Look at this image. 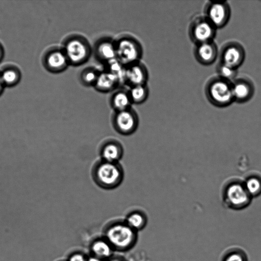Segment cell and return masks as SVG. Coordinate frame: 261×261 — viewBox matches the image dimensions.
I'll use <instances>...</instances> for the list:
<instances>
[{"label":"cell","mask_w":261,"mask_h":261,"mask_svg":"<svg viewBox=\"0 0 261 261\" xmlns=\"http://www.w3.org/2000/svg\"><path fill=\"white\" fill-rule=\"evenodd\" d=\"M217 29L205 16L196 17L191 23L189 35L195 44L213 41Z\"/></svg>","instance_id":"cell-6"},{"label":"cell","mask_w":261,"mask_h":261,"mask_svg":"<svg viewBox=\"0 0 261 261\" xmlns=\"http://www.w3.org/2000/svg\"><path fill=\"white\" fill-rule=\"evenodd\" d=\"M218 54V47L214 40L195 44L194 49L195 58L203 65L212 64L216 61Z\"/></svg>","instance_id":"cell-15"},{"label":"cell","mask_w":261,"mask_h":261,"mask_svg":"<svg viewBox=\"0 0 261 261\" xmlns=\"http://www.w3.org/2000/svg\"><path fill=\"white\" fill-rule=\"evenodd\" d=\"M88 261H101L98 258L92 257L88 259Z\"/></svg>","instance_id":"cell-31"},{"label":"cell","mask_w":261,"mask_h":261,"mask_svg":"<svg viewBox=\"0 0 261 261\" xmlns=\"http://www.w3.org/2000/svg\"><path fill=\"white\" fill-rule=\"evenodd\" d=\"M111 261H121V260H119L118 259H113V260H112Z\"/></svg>","instance_id":"cell-32"},{"label":"cell","mask_w":261,"mask_h":261,"mask_svg":"<svg viewBox=\"0 0 261 261\" xmlns=\"http://www.w3.org/2000/svg\"><path fill=\"white\" fill-rule=\"evenodd\" d=\"M109 101L114 112L129 109L133 105L128 89L120 86L111 93Z\"/></svg>","instance_id":"cell-17"},{"label":"cell","mask_w":261,"mask_h":261,"mask_svg":"<svg viewBox=\"0 0 261 261\" xmlns=\"http://www.w3.org/2000/svg\"><path fill=\"white\" fill-rule=\"evenodd\" d=\"M252 197L247 191L244 181L235 180L228 183L223 192V200L230 208L240 210L251 203Z\"/></svg>","instance_id":"cell-5"},{"label":"cell","mask_w":261,"mask_h":261,"mask_svg":"<svg viewBox=\"0 0 261 261\" xmlns=\"http://www.w3.org/2000/svg\"><path fill=\"white\" fill-rule=\"evenodd\" d=\"M42 63L47 71L55 74L64 72L70 66L61 45L46 49L42 56Z\"/></svg>","instance_id":"cell-7"},{"label":"cell","mask_w":261,"mask_h":261,"mask_svg":"<svg viewBox=\"0 0 261 261\" xmlns=\"http://www.w3.org/2000/svg\"><path fill=\"white\" fill-rule=\"evenodd\" d=\"M125 68V66L116 58L102 65L103 70L108 71L117 76L120 79L122 84Z\"/></svg>","instance_id":"cell-23"},{"label":"cell","mask_w":261,"mask_h":261,"mask_svg":"<svg viewBox=\"0 0 261 261\" xmlns=\"http://www.w3.org/2000/svg\"><path fill=\"white\" fill-rule=\"evenodd\" d=\"M69 261H85L84 257L81 254L72 255L69 259Z\"/></svg>","instance_id":"cell-28"},{"label":"cell","mask_w":261,"mask_h":261,"mask_svg":"<svg viewBox=\"0 0 261 261\" xmlns=\"http://www.w3.org/2000/svg\"><path fill=\"white\" fill-rule=\"evenodd\" d=\"M133 104L140 105L145 102L149 95L148 84L138 85L128 88Z\"/></svg>","instance_id":"cell-21"},{"label":"cell","mask_w":261,"mask_h":261,"mask_svg":"<svg viewBox=\"0 0 261 261\" xmlns=\"http://www.w3.org/2000/svg\"><path fill=\"white\" fill-rule=\"evenodd\" d=\"M126 221L127 225L132 228H139L143 225L145 222V218L142 213L134 212L128 216Z\"/></svg>","instance_id":"cell-27"},{"label":"cell","mask_w":261,"mask_h":261,"mask_svg":"<svg viewBox=\"0 0 261 261\" xmlns=\"http://www.w3.org/2000/svg\"><path fill=\"white\" fill-rule=\"evenodd\" d=\"M92 175L94 181L98 186L110 190L120 185L123 179L124 172L119 163L101 160L93 167Z\"/></svg>","instance_id":"cell-2"},{"label":"cell","mask_w":261,"mask_h":261,"mask_svg":"<svg viewBox=\"0 0 261 261\" xmlns=\"http://www.w3.org/2000/svg\"><path fill=\"white\" fill-rule=\"evenodd\" d=\"M245 51L243 45L237 41H229L223 45L220 55V62L238 69L244 62Z\"/></svg>","instance_id":"cell-11"},{"label":"cell","mask_w":261,"mask_h":261,"mask_svg":"<svg viewBox=\"0 0 261 261\" xmlns=\"http://www.w3.org/2000/svg\"><path fill=\"white\" fill-rule=\"evenodd\" d=\"M116 59L124 66L141 61L144 54L139 40L129 33H122L115 38Z\"/></svg>","instance_id":"cell-3"},{"label":"cell","mask_w":261,"mask_h":261,"mask_svg":"<svg viewBox=\"0 0 261 261\" xmlns=\"http://www.w3.org/2000/svg\"><path fill=\"white\" fill-rule=\"evenodd\" d=\"M5 86L3 83L0 75V96L3 93Z\"/></svg>","instance_id":"cell-30"},{"label":"cell","mask_w":261,"mask_h":261,"mask_svg":"<svg viewBox=\"0 0 261 261\" xmlns=\"http://www.w3.org/2000/svg\"><path fill=\"white\" fill-rule=\"evenodd\" d=\"M149 71L141 61L125 66L122 84L128 88L147 84Z\"/></svg>","instance_id":"cell-12"},{"label":"cell","mask_w":261,"mask_h":261,"mask_svg":"<svg viewBox=\"0 0 261 261\" xmlns=\"http://www.w3.org/2000/svg\"><path fill=\"white\" fill-rule=\"evenodd\" d=\"M216 71L217 75L231 82L237 78L238 74V69L229 66L220 62L216 66Z\"/></svg>","instance_id":"cell-24"},{"label":"cell","mask_w":261,"mask_h":261,"mask_svg":"<svg viewBox=\"0 0 261 261\" xmlns=\"http://www.w3.org/2000/svg\"><path fill=\"white\" fill-rule=\"evenodd\" d=\"M121 82L114 74L101 70L94 86V89L100 93H111L120 87Z\"/></svg>","instance_id":"cell-16"},{"label":"cell","mask_w":261,"mask_h":261,"mask_svg":"<svg viewBox=\"0 0 261 261\" xmlns=\"http://www.w3.org/2000/svg\"><path fill=\"white\" fill-rule=\"evenodd\" d=\"M245 188L252 198L261 195V177L252 175L248 176L244 181Z\"/></svg>","instance_id":"cell-22"},{"label":"cell","mask_w":261,"mask_h":261,"mask_svg":"<svg viewBox=\"0 0 261 261\" xmlns=\"http://www.w3.org/2000/svg\"><path fill=\"white\" fill-rule=\"evenodd\" d=\"M107 237L113 246L119 248H126L132 244L134 233L128 225L117 224L112 226L107 232Z\"/></svg>","instance_id":"cell-13"},{"label":"cell","mask_w":261,"mask_h":261,"mask_svg":"<svg viewBox=\"0 0 261 261\" xmlns=\"http://www.w3.org/2000/svg\"><path fill=\"white\" fill-rule=\"evenodd\" d=\"M234 102L243 103L254 96L255 86L251 80L246 77H237L232 82Z\"/></svg>","instance_id":"cell-14"},{"label":"cell","mask_w":261,"mask_h":261,"mask_svg":"<svg viewBox=\"0 0 261 261\" xmlns=\"http://www.w3.org/2000/svg\"><path fill=\"white\" fill-rule=\"evenodd\" d=\"M204 91L207 100L215 107L224 108L234 102L232 82L218 75L208 80Z\"/></svg>","instance_id":"cell-4"},{"label":"cell","mask_w":261,"mask_h":261,"mask_svg":"<svg viewBox=\"0 0 261 261\" xmlns=\"http://www.w3.org/2000/svg\"><path fill=\"white\" fill-rule=\"evenodd\" d=\"M69 65L82 66L88 62L92 56V44L82 34L72 33L65 36L61 44Z\"/></svg>","instance_id":"cell-1"},{"label":"cell","mask_w":261,"mask_h":261,"mask_svg":"<svg viewBox=\"0 0 261 261\" xmlns=\"http://www.w3.org/2000/svg\"><path fill=\"white\" fill-rule=\"evenodd\" d=\"M5 54V51L2 44L0 43V63L3 60Z\"/></svg>","instance_id":"cell-29"},{"label":"cell","mask_w":261,"mask_h":261,"mask_svg":"<svg viewBox=\"0 0 261 261\" xmlns=\"http://www.w3.org/2000/svg\"><path fill=\"white\" fill-rule=\"evenodd\" d=\"M92 250L96 255L100 257H107L112 253L110 245L103 240L95 242L92 246Z\"/></svg>","instance_id":"cell-25"},{"label":"cell","mask_w":261,"mask_h":261,"mask_svg":"<svg viewBox=\"0 0 261 261\" xmlns=\"http://www.w3.org/2000/svg\"><path fill=\"white\" fill-rule=\"evenodd\" d=\"M205 16L217 29L225 27L231 15L230 6L227 1H210L204 8Z\"/></svg>","instance_id":"cell-9"},{"label":"cell","mask_w":261,"mask_h":261,"mask_svg":"<svg viewBox=\"0 0 261 261\" xmlns=\"http://www.w3.org/2000/svg\"><path fill=\"white\" fill-rule=\"evenodd\" d=\"M101 70L92 66L83 68L79 72L78 80L85 87H94Z\"/></svg>","instance_id":"cell-20"},{"label":"cell","mask_w":261,"mask_h":261,"mask_svg":"<svg viewBox=\"0 0 261 261\" xmlns=\"http://www.w3.org/2000/svg\"><path fill=\"white\" fill-rule=\"evenodd\" d=\"M92 56L102 65L116 59L115 38L109 36L98 38L92 44Z\"/></svg>","instance_id":"cell-10"},{"label":"cell","mask_w":261,"mask_h":261,"mask_svg":"<svg viewBox=\"0 0 261 261\" xmlns=\"http://www.w3.org/2000/svg\"><path fill=\"white\" fill-rule=\"evenodd\" d=\"M0 75L5 87L16 86L21 78V73L19 68L12 64L4 65L0 69Z\"/></svg>","instance_id":"cell-19"},{"label":"cell","mask_w":261,"mask_h":261,"mask_svg":"<svg viewBox=\"0 0 261 261\" xmlns=\"http://www.w3.org/2000/svg\"><path fill=\"white\" fill-rule=\"evenodd\" d=\"M222 261H248L246 253L239 248L228 250L224 255Z\"/></svg>","instance_id":"cell-26"},{"label":"cell","mask_w":261,"mask_h":261,"mask_svg":"<svg viewBox=\"0 0 261 261\" xmlns=\"http://www.w3.org/2000/svg\"><path fill=\"white\" fill-rule=\"evenodd\" d=\"M101 160L112 162L119 163L123 154L122 145L116 140H109L102 146L100 151Z\"/></svg>","instance_id":"cell-18"},{"label":"cell","mask_w":261,"mask_h":261,"mask_svg":"<svg viewBox=\"0 0 261 261\" xmlns=\"http://www.w3.org/2000/svg\"><path fill=\"white\" fill-rule=\"evenodd\" d=\"M112 124L115 129L120 134L131 135L138 126L139 117L132 107L123 111L114 112L112 116Z\"/></svg>","instance_id":"cell-8"}]
</instances>
